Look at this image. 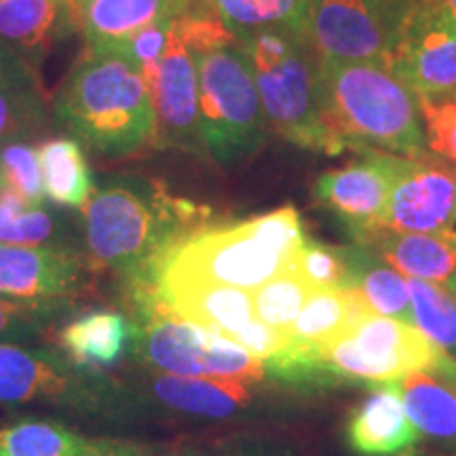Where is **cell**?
I'll return each instance as SVG.
<instances>
[{"label":"cell","mask_w":456,"mask_h":456,"mask_svg":"<svg viewBox=\"0 0 456 456\" xmlns=\"http://www.w3.org/2000/svg\"><path fill=\"white\" fill-rule=\"evenodd\" d=\"M85 258L94 271H110L127 292L144 285L174 245L197 222L191 203L163 186L131 175L104 182L81 209Z\"/></svg>","instance_id":"1"},{"label":"cell","mask_w":456,"mask_h":456,"mask_svg":"<svg viewBox=\"0 0 456 456\" xmlns=\"http://www.w3.org/2000/svg\"><path fill=\"white\" fill-rule=\"evenodd\" d=\"M319 81L328 155L376 151L420 159L429 152L419 100L389 66L319 55Z\"/></svg>","instance_id":"2"},{"label":"cell","mask_w":456,"mask_h":456,"mask_svg":"<svg viewBox=\"0 0 456 456\" xmlns=\"http://www.w3.org/2000/svg\"><path fill=\"white\" fill-rule=\"evenodd\" d=\"M51 114L68 134L112 161L155 148L151 91L144 77L118 55L85 51L51 102Z\"/></svg>","instance_id":"3"},{"label":"cell","mask_w":456,"mask_h":456,"mask_svg":"<svg viewBox=\"0 0 456 456\" xmlns=\"http://www.w3.org/2000/svg\"><path fill=\"white\" fill-rule=\"evenodd\" d=\"M305 241L294 208L275 209L231 226L199 228L169 249L144 285L157 277H184L254 292L289 269Z\"/></svg>","instance_id":"4"},{"label":"cell","mask_w":456,"mask_h":456,"mask_svg":"<svg viewBox=\"0 0 456 456\" xmlns=\"http://www.w3.org/2000/svg\"><path fill=\"white\" fill-rule=\"evenodd\" d=\"M0 403L51 408L94 427L138 425L117 372L77 366L57 346L0 342Z\"/></svg>","instance_id":"5"},{"label":"cell","mask_w":456,"mask_h":456,"mask_svg":"<svg viewBox=\"0 0 456 456\" xmlns=\"http://www.w3.org/2000/svg\"><path fill=\"white\" fill-rule=\"evenodd\" d=\"M237 41L252 66L269 127L296 146L328 155L317 49L285 30L249 32Z\"/></svg>","instance_id":"6"},{"label":"cell","mask_w":456,"mask_h":456,"mask_svg":"<svg viewBox=\"0 0 456 456\" xmlns=\"http://www.w3.org/2000/svg\"><path fill=\"white\" fill-rule=\"evenodd\" d=\"M192 55L205 152L226 167L248 161L265 146L269 127L248 55L239 41Z\"/></svg>","instance_id":"7"},{"label":"cell","mask_w":456,"mask_h":456,"mask_svg":"<svg viewBox=\"0 0 456 456\" xmlns=\"http://www.w3.org/2000/svg\"><path fill=\"white\" fill-rule=\"evenodd\" d=\"M134 319L138 323L134 363L178 376L252 380L266 376L260 359L212 330L152 306L138 309Z\"/></svg>","instance_id":"8"},{"label":"cell","mask_w":456,"mask_h":456,"mask_svg":"<svg viewBox=\"0 0 456 456\" xmlns=\"http://www.w3.org/2000/svg\"><path fill=\"white\" fill-rule=\"evenodd\" d=\"M127 389L135 420L157 414H180L199 420H228L252 408L260 380L178 376L157 370L127 368L117 372Z\"/></svg>","instance_id":"9"},{"label":"cell","mask_w":456,"mask_h":456,"mask_svg":"<svg viewBox=\"0 0 456 456\" xmlns=\"http://www.w3.org/2000/svg\"><path fill=\"white\" fill-rule=\"evenodd\" d=\"M440 351L419 326L370 313L328 346L326 362L340 379L387 383L416 370H431Z\"/></svg>","instance_id":"10"},{"label":"cell","mask_w":456,"mask_h":456,"mask_svg":"<svg viewBox=\"0 0 456 456\" xmlns=\"http://www.w3.org/2000/svg\"><path fill=\"white\" fill-rule=\"evenodd\" d=\"M389 70L414 95L456 89V20L437 0H420L391 41Z\"/></svg>","instance_id":"11"},{"label":"cell","mask_w":456,"mask_h":456,"mask_svg":"<svg viewBox=\"0 0 456 456\" xmlns=\"http://www.w3.org/2000/svg\"><path fill=\"white\" fill-rule=\"evenodd\" d=\"M362 159L346 167L326 171L315 182V199L349 224L359 239L383 222L391 192L410 159L389 152H362Z\"/></svg>","instance_id":"12"},{"label":"cell","mask_w":456,"mask_h":456,"mask_svg":"<svg viewBox=\"0 0 456 456\" xmlns=\"http://www.w3.org/2000/svg\"><path fill=\"white\" fill-rule=\"evenodd\" d=\"M146 85L157 117L155 148L205 152L199 123L197 61L175 32V26L171 30L167 51Z\"/></svg>","instance_id":"13"},{"label":"cell","mask_w":456,"mask_h":456,"mask_svg":"<svg viewBox=\"0 0 456 456\" xmlns=\"http://www.w3.org/2000/svg\"><path fill=\"white\" fill-rule=\"evenodd\" d=\"M94 269L74 248L0 245V296L21 300H83Z\"/></svg>","instance_id":"14"},{"label":"cell","mask_w":456,"mask_h":456,"mask_svg":"<svg viewBox=\"0 0 456 456\" xmlns=\"http://www.w3.org/2000/svg\"><path fill=\"white\" fill-rule=\"evenodd\" d=\"M379 228L456 235V175L431 152L410 159Z\"/></svg>","instance_id":"15"},{"label":"cell","mask_w":456,"mask_h":456,"mask_svg":"<svg viewBox=\"0 0 456 456\" xmlns=\"http://www.w3.org/2000/svg\"><path fill=\"white\" fill-rule=\"evenodd\" d=\"M317 53L336 61H389L391 41L366 0H309Z\"/></svg>","instance_id":"16"},{"label":"cell","mask_w":456,"mask_h":456,"mask_svg":"<svg viewBox=\"0 0 456 456\" xmlns=\"http://www.w3.org/2000/svg\"><path fill=\"white\" fill-rule=\"evenodd\" d=\"M163 448L125 437L87 436L55 419L0 425V456H152Z\"/></svg>","instance_id":"17"},{"label":"cell","mask_w":456,"mask_h":456,"mask_svg":"<svg viewBox=\"0 0 456 456\" xmlns=\"http://www.w3.org/2000/svg\"><path fill=\"white\" fill-rule=\"evenodd\" d=\"M345 436L357 456H414L420 433L403 408L399 380L376 383L346 419Z\"/></svg>","instance_id":"18"},{"label":"cell","mask_w":456,"mask_h":456,"mask_svg":"<svg viewBox=\"0 0 456 456\" xmlns=\"http://www.w3.org/2000/svg\"><path fill=\"white\" fill-rule=\"evenodd\" d=\"M138 323L121 311H85L70 317L53 334V345L77 366L95 372H114L131 359Z\"/></svg>","instance_id":"19"},{"label":"cell","mask_w":456,"mask_h":456,"mask_svg":"<svg viewBox=\"0 0 456 456\" xmlns=\"http://www.w3.org/2000/svg\"><path fill=\"white\" fill-rule=\"evenodd\" d=\"M72 30L70 0H0V38L37 70Z\"/></svg>","instance_id":"20"},{"label":"cell","mask_w":456,"mask_h":456,"mask_svg":"<svg viewBox=\"0 0 456 456\" xmlns=\"http://www.w3.org/2000/svg\"><path fill=\"white\" fill-rule=\"evenodd\" d=\"M403 277L446 285L456 273V235L393 232L374 228L357 239Z\"/></svg>","instance_id":"21"},{"label":"cell","mask_w":456,"mask_h":456,"mask_svg":"<svg viewBox=\"0 0 456 456\" xmlns=\"http://www.w3.org/2000/svg\"><path fill=\"white\" fill-rule=\"evenodd\" d=\"M340 249L349 269V289L362 294L376 315L416 326L408 279L387 265L368 245L357 243Z\"/></svg>","instance_id":"22"},{"label":"cell","mask_w":456,"mask_h":456,"mask_svg":"<svg viewBox=\"0 0 456 456\" xmlns=\"http://www.w3.org/2000/svg\"><path fill=\"white\" fill-rule=\"evenodd\" d=\"M167 15H178L175 0H89L77 15V30L83 32L89 53H102Z\"/></svg>","instance_id":"23"},{"label":"cell","mask_w":456,"mask_h":456,"mask_svg":"<svg viewBox=\"0 0 456 456\" xmlns=\"http://www.w3.org/2000/svg\"><path fill=\"white\" fill-rule=\"evenodd\" d=\"M408 419L427 440L456 446V393L429 370L399 379Z\"/></svg>","instance_id":"24"},{"label":"cell","mask_w":456,"mask_h":456,"mask_svg":"<svg viewBox=\"0 0 456 456\" xmlns=\"http://www.w3.org/2000/svg\"><path fill=\"white\" fill-rule=\"evenodd\" d=\"M45 197L60 208L83 209L95 184L81 144L72 138L45 140L38 148Z\"/></svg>","instance_id":"25"},{"label":"cell","mask_w":456,"mask_h":456,"mask_svg":"<svg viewBox=\"0 0 456 456\" xmlns=\"http://www.w3.org/2000/svg\"><path fill=\"white\" fill-rule=\"evenodd\" d=\"M212 4L235 37L260 30H285L315 47L309 0H212Z\"/></svg>","instance_id":"26"},{"label":"cell","mask_w":456,"mask_h":456,"mask_svg":"<svg viewBox=\"0 0 456 456\" xmlns=\"http://www.w3.org/2000/svg\"><path fill=\"white\" fill-rule=\"evenodd\" d=\"M81 300H21L0 296V342H26L53 336L55 330L77 315Z\"/></svg>","instance_id":"27"},{"label":"cell","mask_w":456,"mask_h":456,"mask_svg":"<svg viewBox=\"0 0 456 456\" xmlns=\"http://www.w3.org/2000/svg\"><path fill=\"white\" fill-rule=\"evenodd\" d=\"M0 245L21 248H72L61 220L45 208H32L20 195L0 191Z\"/></svg>","instance_id":"28"},{"label":"cell","mask_w":456,"mask_h":456,"mask_svg":"<svg viewBox=\"0 0 456 456\" xmlns=\"http://www.w3.org/2000/svg\"><path fill=\"white\" fill-rule=\"evenodd\" d=\"M416 326L444 353L456 359V298L440 283L406 277Z\"/></svg>","instance_id":"29"},{"label":"cell","mask_w":456,"mask_h":456,"mask_svg":"<svg viewBox=\"0 0 456 456\" xmlns=\"http://www.w3.org/2000/svg\"><path fill=\"white\" fill-rule=\"evenodd\" d=\"M313 289L315 288L289 266L252 292L256 319L279 332H288Z\"/></svg>","instance_id":"30"},{"label":"cell","mask_w":456,"mask_h":456,"mask_svg":"<svg viewBox=\"0 0 456 456\" xmlns=\"http://www.w3.org/2000/svg\"><path fill=\"white\" fill-rule=\"evenodd\" d=\"M49 121L43 87H0V144L37 138Z\"/></svg>","instance_id":"31"},{"label":"cell","mask_w":456,"mask_h":456,"mask_svg":"<svg viewBox=\"0 0 456 456\" xmlns=\"http://www.w3.org/2000/svg\"><path fill=\"white\" fill-rule=\"evenodd\" d=\"M0 191L15 192L32 208H43L45 184L38 148L28 142L0 144Z\"/></svg>","instance_id":"32"},{"label":"cell","mask_w":456,"mask_h":456,"mask_svg":"<svg viewBox=\"0 0 456 456\" xmlns=\"http://www.w3.org/2000/svg\"><path fill=\"white\" fill-rule=\"evenodd\" d=\"M427 148L456 175V100L454 95H416Z\"/></svg>","instance_id":"33"},{"label":"cell","mask_w":456,"mask_h":456,"mask_svg":"<svg viewBox=\"0 0 456 456\" xmlns=\"http://www.w3.org/2000/svg\"><path fill=\"white\" fill-rule=\"evenodd\" d=\"M174 20L175 15H167L163 17V20L152 21V24L144 26L142 30L131 34V37L112 43L110 47L102 51V53L123 57V60L129 61L148 83L152 78V74H155L163 53L167 51L171 30H174Z\"/></svg>","instance_id":"34"},{"label":"cell","mask_w":456,"mask_h":456,"mask_svg":"<svg viewBox=\"0 0 456 456\" xmlns=\"http://www.w3.org/2000/svg\"><path fill=\"white\" fill-rule=\"evenodd\" d=\"M289 266L298 271L315 289H349V269L340 248H330L306 239Z\"/></svg>","instance_id":"35"},{"label":"cell","mask_w":456,"mask_h":456,"mask_svg":"<svg viewBox=\"0 0 456 456\" xmlns=\"http://www.w3.org/2000/svg\"><path fill=\"white\" fill-rule=\"evenodd\" d=\"M237 345H241L245 351H249L262 363L277 357L285 346H288V334L279 332L275 328H269L260 319H254L235 336Z\"/></svg>","instance_id":"36"},{"label":"cell","mask_w":456,"mask_h":456,"mask_svg":"<svg viewBox=\"0 0 456 456\" xmlns=\"http://www.w3.org/2000/svg\"><path fill=\"white\" fill-rule=\"evenodd\" d=\"M0 87H41V77L32 64L0 38Z\"/></svg>","instance_id":"37"},{"label":"cell","mask_w":456,"mask_h":456,"mask_svg":"<svg viewBox=\"0 0 456 456\" xmlns=\"http://www.w3.org/2000/svg\"><path fill=\"white\" fill-rule=\"evenodd\" d=\"M366 3L368 7L372 9L376 20L380 21L387 37H389V41H393L395 34L402 30L403 21H406L410 13L419 7L420 0H366Z\"/></svg>","instance_id":"38"},{"label":"cell","mask_w":456,"mask_h":456,"mask_svg":"<svg viewBox=\"0 0 456 456\" xmlns=\"http://www.w3.org/2000/svg\"><path fill=\"white\" fill-rule=\"evenodd\" d=\"M209 456H298L288 444L277 440H262V437H252V440H237L226 444L212 452Z\"/></svg>","instance_id":"39"},{"label":"cell","mask_w":456,"mask_h":456,"mask_svg":"<svg viewBox=\"0 0 456 456\" xmlns=\"http://www.w3.org/2000/svg\"><path fill=\"white\" fill-rule=\"evenodd\" d=\"M429 372L440 376L444 383H446L450 389L456 393V359L454 357H450L448 353L440 351V355H437L436 363H433V368L429 370Z\"/></svg>","instance_id":"40"},{"label":"cell","mask_w":456,"mask_h":456,"mask_svg":"<svg viewBox=\"0 0 456 456\" xmlns=\"http://www.w3.org/2000/svg\"><path fill=\"white\" fill-rule=\"evenodd\" d=\"M178 7V15L186 13V11H199V9H214L212 0H175Z\"/></svg>","instance_id":"41"},{"label":"cell","mask_w":456,"mask_h":456,"mask_svg":"<svg viewBox=\"0 0 456 456\" xmlns=\"http://www.w3.org/2000/svg\"><path fill=\"white\" fill-rule=\"evenodd\" d=\"M89 0H70V7H72V15H74V21H77V15L81 13L85 4H87Z\"/></svg>","instance_id":"42"},{"label":"cell","mask_w":456,"mask_h":456,"mask_svg":"<svg viewBox=\"0 0 456 456\" xmlns=\"http://www.w3.org/2000/svg\"><path fill=\"white\" fill-rule=\"evenodd\" d=\"M437 3H440V4H442V7H444V9H446V11H448V13H450V15H452V17H454V20H456V0H437Z\"/></svg>","instance_id":"43"},{"label":"cell","mask_w":456,"mask_h":456,"mask_svg":"<svg viewBox=\"0 0 456 456\" xmlns=\"http://www.w3.org/2000/svg\"><path fill=\"white\" fill-rule=\"evenodd\" d=\"M444 288H446V289H448V292H450V294H452V296H454V298H456V273H454V275H452V277H450V279H448V283H446V285H444Z\"/></svg>","instance_id":"44"},{"label":"cell","mask_w":456,"mask_h":456,"mask_svg":"<svg viewBox=\"0 0 456 456\" xmlns=\"http://www.w3.org/2000/svg\"><path fill=\"white\" fill-rule=\"evenodd\" d=\"M152 456H197V454H192V452H165V450H161V452H157V454H152Z\"/></svg>","instance_id":"45"},{"label":"cell","mask_w":456,"mask_h":456,"mask_svg":"<svg viewBox=\"0 0 456 456\" xmlns=\"http://www.w3.org/2000/svg\"><path fill=\"white\" fill-rule=\"evenodd\" d=\"M452 95H454V100H456V89H454V94H452Z\"/></svg>","instance_id":"46"}]
</instances>
